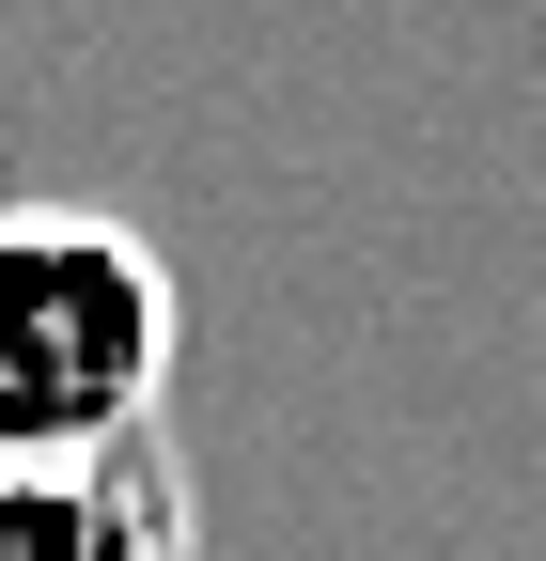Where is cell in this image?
Instances as JSON below:
<instances>
[{
	"label": "cell",
	"instance_id": "obj_2",
	"mask_svg": "<svg viewBox=\"0 0 546 561\" xmlns=\"http://www.w3.org/2000/svg\"><path fill=\"white\" fill-rule=\"evenodd\" d=\"M0 561H203V500L172 437L94 468H0Z\"/></svg>",
	"mask_w": 546,
	"mask_h": 561
},
{
	"label": "cell",
	"instance_id": "obj_1",
	"mask_svg": "<svg viewBox=\"0 0 546 561\" xmlns=\"http://www.w3.org/2000/svg\"><path fill=\"white\" fill-rule=\"evenodd\" d=\"M172 250L110 203H0V468L141 453L172 405Z\"/></svg>",
	"mask_w": 546,
	"mask_h": 561
}]
</instances>
